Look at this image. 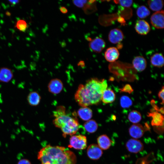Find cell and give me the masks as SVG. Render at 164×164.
I'll use <instances>...</instances> for the list:
<instances>
[{
    "label": "cell",
    "instance_id": "6da1fadb",
    "mask_svg": "<svg viewBox=\"0 0 164 164\" xmlns=\"http://www.w3.org/2000/svg\"><path fill=\"white\" fill-rule=\"evenodd\" d=\"M107 86V81L105 79L91 78L85 85H79L75 94V100L82 107L98 104L102 100L103 92Z\"/></svg>",
    "mask_w": 164,
    "mask_h": 164
},
{
    "label": "cell",
    "instance_id": "7a4b0ae2",
    "mask_svg": "<svg viewBox=\"0 0 164 164\" xmlns=\"http://www.w3.org/2000/svg\"><path fill=\"white\" fill-rule=\"evenodd\" d=\"M37 158L41 164H76L75 154L62 146L48 145L38 152Z\"/></svg>",
    "mask_w": 164,
    "mask_h": 164
},
{
    "label": "cell",
    "instance_id": "3957f363",
    "mask_svg": "<svg viewBox=\"0 0 164 164\" xmlns=\"http://www.w3.org/2000/svg\"><path fill=\"white\" fill-rule=\"evenodd\" d=\"M53 123L55 127L61 129L64 137L67 135H73L79 128L80 125L77 118L71 117L66 113L55 117Z\"/></svg>",
    "mask_w": 164,
    "mask_h": 164
},
{
    "label": "cell",
    "instance_id": "277c9868",
    "mask_svg": "<svg viewBox=\"0 0 164 164\" xmlns=\"http://www.w3.org/2000/svg\"><path fill=\"white\" fill-rule=\"evenodd\" d=\"M87 137L82 135H72L70 138L68 147L78 150L85 149L87 146Z\"/></svg>",
    "mask_w": 164,
    "mask_h": 164
},
{
    "label": "cell",
    "instance_id": "5b68a950",
    "mask_svg": "<svg viewBox=\"0 0 164 164\" xmlns=\"http://www.w3.org/2000/svg\"><path fill=\"white\" fill-rule=\"evenodd\" d=\"M125 147L128 152L134 153H137L144 149V145L142 142L135 138L129 139L126 142Z\"/></svg>",
    "mask_w": 164,
    "mask_h": 164
},
{
    "label": "cell",
    "instance_id": "8992f818",
    "mask_svg": "<svg viewBox=\"0 0 164 164\" xmlns=\"http://www.w3.org/2000/svg\"><path fill=\"white\" fill-rule=\"evenodd\" d=\"M151 23L153 26L157 29H163L164 25L163 10L155 12L150 18Z\"/></svg>",
    "mask_w": 164,
    "mask_h": 164
},
{
    "label": "cell",
    "instance_id": "52a82bcc",
    "mask_svg": "<svg viewBox=\"0 0 164 164\" xmlns=\"http://www.w3.org/2000/svg\"><path fill=\"white\" fill-rule=\"evenodd\" d=\"M87 154L89 158L93 160H97L102 156L103 152L99 146L96 144L90 145L87 149Z\"/></svg>",
    "mask_w": 164,
    "mask_h": 164
},
{
    "label": "cell",
    "instance_id": "ba28073f",
    "mask_svg": "<svg viewBox=\"0 0 164 164\" xmlns=\"http://www.w3.org/2000/svg\"><path fill=\"white\" fill-rule=\"evenodd\" d=\"M89 46L92 51L96 53H100L105 48L106 43L102 39L97 37L90 41Z\"/></svg>",
    "mask_w": 164,
    "mask_h": 164
},
{
    "label": "cell",
    "instance_id": "9c48e42d",
    "mask_svg": "<svg viewBox=\"0 0 164 164\" xmlns=\"http://www.w3.org/2000/svg\"><path fill=\"white\" fill-rule=\"evenodd\" d=\"M63 88V84L62 81L57 78L52 79L48 85L49 92L54 94H57L60 93Z\"/></svg>",
    "mask_w": 164,
    "mask_h": 164
},
{
    "label": "cell",
    "instance_id": "30bf717a",
    "mask_svg": "<svg viewBox=\"0 0 164 164\" xmlns=\"http://www.w3.org/2000/svg\"><path fill=\"white\" fill-rule=\"evenodd\" d=\"M130 135L133 138L138 139L142 137L145 132V129L139 124H134L129 129Z\"/></svg>",
    "mask_w": 164,
    "mask_h": 164
},
{
    "label": "cell",
    "instance_id": "8fae6325",
    "mask_svg": "<svg viewBox=\"0 0 164 164\" xmlns=\"http://www.w3.org/2000/svg\"><path fill=\"white\" fill-rule=\"evenodd\" d=\"M124 37L122 32L118 28H114L111 30L108 35L109 41L114 44L121 42L123 40Z\"/></svg>",
    "mask_w": 164,
    "mask_h": 164
},
{
    "label": "cell",
    "instance_id": "7c38bea8",
    "mask_svg": "<svg viewBox=\"0 0 164 164\" xmlns=\"http://www.w3.org/2000/svg\"><path fill=\"white\" fill-rule=\"evenodd\" d=\"M135 29L136 32L141 35H146L150 31V27L149 23L144 20H138L136 23Z\"/></svg>",
    "mask_w": 164,
    "mask_h": 164
},
{
    "label": "cell",
    "instance_id": "4fadbf2b",
    "mask_svg": "<svg viewBox=\"0 0 164 164\" xmlns=\"http://www.w3.org/2000/svg\"><path fill=\"white\" fill-rule=\"evenodd\" d=\"M119 56V53L118 49L112 47L108 48L104 53V57L106 60L110 62H112L117 60Z\"/></svg>",
    "mask_w": 164,
    "mask_h": 164
},
{
    "label": "cell",
    "instance_id": "5bb4252c",
    "mask_svg": "<svg viewBox=\"0 0 164 164\" xmlns=\"http://www.w3.org/2000/svg\"><path fill=\"white\" fill-rule=\"evenodd\" d=\"M132 63L134 67L137 71L141 72L144 70L147 66V62L142 56H139L135 57Z\"/></svg>",
    "mask_w": 164,
    "mask_h": 164
},
{
    "label": "cell",
    "instance_id": "9a60e30c",
    "mask_svg": "<svg viewBox=\"0 0 164 164\" xmlns=\"http://www.w3.org/2000/svg\"><path fill=\"white\" fill-rule=\"evenodd\" d=\"M98 145L101 149L106 150L110 147L111 141L106 135H102L99 136L97 139Z\"/></svg>",
    "mask_w": 164,
    "mask_h": 164
},
{
    "label": "cell",
    "instance_id": "2e32d148",
    "mask_svg": "<svg viewBox=\"0 0 164 164\" xmlns=\"http://www.w3.org/2000/svg\"><path fill=\"white\" fill-rule=\"evenodd\" d=\"M77 113L82 120L87 121L92 117L93 113L91 109L87 107H82L78 110Z\"/></svg>",
    "mask_w": 164,
    "mask_h": 164
},
{
    "label": "cell",
    "instance_id": "e0dca14e",
    "mask_svg": "<svg viewBox=\"0 0 164 164\" xmlns=\"http://www.w3.org/2000/svg\"><path fill=\"white\" fill-rule=\"evenodd\" d=\"M13 77L12 70L7 68L3 67L0 69V81L7 83Z\"/></svg>",
    "mask_w": 164,
    "mask_h": 164
},
{
    "label": "cell",
    "instance_id": "ac0fdd59",
    "mask_svg": "<svg viewBox=\"0 0 164 164\" xmlns=\"http://www.w3.org/2000/svg\"><path fill=\"white\" fill-rule=\"evenodd\" d=\"M151 64L155 67H161L164 64V59L163 55L161 53H156L152 55L150 58Z\"/></svg>",
    "mask_w": 164,
    "mask_h": 164
},
{
    "label": "cell",
    "instance_id": "d6986e66",
    "mask_svg": "<svg viewBox=\"0 0 164 164\" xmlns=\"http://www.w3.org/2000/svg\"><path fill=\"white\" fill-rule=\"evenodd\" d=\"M115 99V94L112 90L107 88L104 91L101 100L104 103H111L114 101Z\"/></svg>",
    "mask_w": 164,
    "mask_h": 164
},
{
    "label": "cell",
    "instance_id": "ffe728a7",
    "mask_svg": "<svg viewBox=\"0 0 164 164\" xmlns=\"http://www.w3.org/2000/svg\"><path fill=\"white\" fill-rule=\"evenodd\" d=\"M41 98V97L38 92L32 91L30 92L28 94L27 101L30 105L36 106L40 103Z\"/></svg>",
    "mask_w": 164,
    "mask_h": 164
},
{
    "label": "cell",
    "instance_id": "44dd1931",
    "mask_svg": "<svg viewBox=\"0 0 164 164\" xmlns=\"http://www.w3.org/2000/svg\"><path fill=\"white\" fill-rule=\"evenodd\" d=\"M149 116L152 117L151 125L154 126H161L163 125V116L162 114L154 112L149 114Z\"/></svg>",
    "mask_w": 164,
    "mask_h": 164
},
{
    "label": "cell",
    "instance_id": "7402d4cb",
    "mask_svg": "<svg viewBox=\"0 0 164 164\" xmlns=\"http://www.w3.org/2000/svg\"><path fill=\"white\" fill-rule=\"evenodd\" d=\"M150 9L156 12L161 11L163 5V2L161 0H149L147 1Z\"/></svg>",
    "mask_w": 164,
    "mask_h": 164
},
{
    "label": "cell",
    "instance_id": "603a6c76",
    "mask_svg": "<svg viewBox=\"0 0 164 164\" xmlns=\"http://www.w3.org/2000/svg\"><path fill=\"white\" fill-rule=\"evenodd\" d=\"M84 127L86 131L92 133L95 132L97 130L98 125L95 120H90L84 124Z\"/></svg>",
    "mask_w": 164,
    "mask_h": 164
},
{
    "label": "cell",
    "instance_id": "cb8c5ba5",
    "mask_svg": "<svg viewBox=\"0 0 164 164\" xmlns=\"http://www.w3.org/2000/svg\"><path fill=\"white\" fill-rule=\"evenodd\" d=\"M128 118L129 121L133 124H137L140 121L142 116L140 113L136 110H133L128 114Z\"/></svg>",
    "mask_w": 164,
    "mask_h": 164
},
{
    "label": "cell",
    "instance_id": "d4e9b609",
    "mask_svg": "<svg viewBox=\"0 0 164 164\" xmlns=\"http://www.w3.org/2000/svg\"><path fill=\"white\" fill-rule=\"evenodd\" d=\"M136 14L137 16L141 19H144L148 17L150 14L148 9L145 6L142 5L137 9Z\"/></svg>",
    "mask_w": 164,
    "mask_h": 164
},
{
    "label": "cell",
    "instance_id": "484cf974",
    "mask_svg": "<svg viewBox=\"0 0 164 164\" xmlns=\"http://www.w3.org/2000/svg\"><path fill=\"white\" fill-rule=\"evenodd\" d=\"M120 103L121 106L123 108H129L132 104V100L128 96L125 95L121 97Z\"/></svg>",
    "mask_w": 164,
    "mask_h": 164
},
{
    "label": "cell",
    "instance_id": "4316f807",
    "mask_svg": "<svg viewBox=\"0 0 164 164\" xmlns=\"http://www.w3.org/2000/svg\"><path fill=\"white\" fill-rule=\"evenodd\" d=\"M16 27L19 31L24 32L27 29L28 26L26 21L22 19H20L17 22Z\"/></svg>",
    "mask_w": 164,
    "mask_h": 164
},
{
    "label": "cell",
    "instance_id": "83f0119b",
    "mask_svg": "<svg viewBox=\"0 0 164 164\" xmlns=\"http://www.w3.org/2000/svg\"><path fill=\"white\" fill-rule=\"evenodd\" d=\"M114 1L115 3L125 7H130L133 3L132 0H116Z\"/></svg>",
    "mask_w": 164,
    "mask_h": 164
},
{
    "label": "cell",
    "instance_id": "f1b7e54d",
    "mask_svg": "<svg viewBox=\"0 0 164 164\" xmlns=\"http://www.w3.org/2000/svg\"><path fill=\"white\" fill-rule=\"evenodd\" d=\"M151 154L144 157L138 159L136 162V164H149L152 161V159H149Z\"/></svg>",
    "mask_w": 164,
    "mask_h": 164
},
{
    "label": "cell",
    "instance_id": "f546056e",
    "mask_svg": "<svg viewBox=\"0 0 164 164\" xmlns=\"http://www.w3.org/2000/svg\"><path fill=\"white\" fill-rule=\"evenodd\" d=\"M87 0H73V3L74 5L79 8H83L87 2Z\"/></svg>",
    "mask_w": 164,
    "mask_h": 164
},
{
    "label": "cell",
    "instance_id": "4dcf8cb0",
    "mask_svg": "<svg viewBox=\"0 0 164 164\" xmlns=\"http://www.w3.org/2000/svg\"><path fill=\"white\" fill-rule=\"evenodd\" d=\"M164 87L163 86L158 94V97L162 100V102L163 104L164 103Z\"/></svg>",
    "mask_w": 164,
    "mask_h": 164
},
{
    "label": "cell",
    "instance_id": "1f68e13d",
    "mask_svg": "<svg viewBox=\"0 0 164 164\" xmlns=\"http://www.w3.org/2000/svg\"><path fill=\"white\" fill-rule=\"evenodd\" d=\"M17 164H32L30 162L26 159H22L20 160Z\"/></svg>",
    "mask_w": 164,
    "mask_h": 164
},
{
    "label": "cell",
    "instance_id": "d6a6232c",
    "mask_svg": "<svg viewBox=\"0 0 164 164\" xmlns=\"http://www.w3.org/2000/svg\"><path fill=\"white\" fill-rule=\"evenodd\" d=\"M60 11L63 14H66L68 12L67 9L64 6H61L60 8Z\"/></svg>",
    "mask_w": 164,
    "mask_h": 164
},
{
    "label": "cell",
    "instance_id": "836d02e7",
    "mask_svg": "<svg viewBox=\"0 0 164 164\" xmlns=\"http://www.w3.org/2000/svg\"><path fill=\"white\" fill-rule=\"evenodd\" d=\"M19 0H9V2L11 5H15L19 2Z\"/></svg>",
    "mask_w": 164,
    "mask_h": 164
},
{
    "label": "cell",
    "instance_id": "e575fe53",
    "mask_svg": "<svg viewBox=\"0 0 164 164\" xmlns=\"http://www.w3.org/2000/svg\"><path fill=\"white\" fill-rule=\"evenodd\" d=\"M78 65L81 67H84L85 65L84 61L82 60L80 61L78 63Z\"/></svg>",
    "mask_w": 164,
    "mask_h": 164
}]
</instances>
